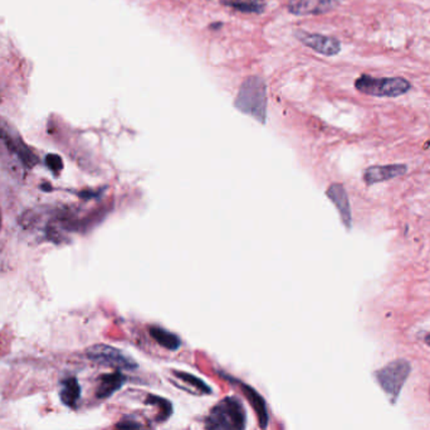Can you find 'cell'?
Here are the masks:
<instances>
[{
  "instance_id": "6da1fadb",
  "label": "cell",
  "mask_w": 430,
  "mask_h": 430,
  "mask_svg": "<svg viewBox=\"0 0 430 430\" xmlns=\"http://www.w3.org/2000/svg\"><path fill=\"white\" fill-rule=\"evenodd\" d=\"M234 105L242 113L257 119L258 122H266L267 95L264 81L258 76H252L245 80Z\"/></svg>"
},
{
  "instance_id": "7a4b0ae2",
  "label": "cell",
  "mask_w": 430,
  "mask_h": 430,
  "mask_svg": "<svg viewBox=\"0 0 430 430\" xmlns=\"http://www.w3.org/2000/svg\"><path fill=\"white\" fill-rule=\"evenodd\" d=\"M245 407L237 398H226L211 409L207 419L208 429L243 430L245 428Z\"/></svg>"
},
{
  "instance_id": "3957f363",
  "label": "cell",
  "mask_w": 430,
  "mask_h": 430,
  "mask_svg": "<svg viewBox=\"0 0 430 430\" xmlns=\"http://www.w3.org/2000/svg\"><path fill=\"white\" fill-rule=\"evenodd\" d=\"M412 372V366L406 360H395L389 362L382 369L375 371V379L384 393L388 395L391 404H395L401 393V388L405 385L408 377Z\"/></svg>"
},
{
  "instance_id": "277c9868",
  "label": "cell",
  "mask_w": 430,
  "mask_h": 430,
  "mask_svg": "<svg viewBox=\"0 0 430 430\" xmlns=\"http://www.w3.org/2000/svg\"><path fill=\"white\" fill-rule=\"evenodd\" d=\"M358 91L377 97H398L410 91L412 84L403 77H371L363 75L355 81Z\"/></svg>"
},
{
  "instance_id": "5b68a950",
  "label": "cell",
  "mask_w": 430,
  "mask_h": 430,
  "mask_svg": "<svg viewBox=\"0 0 430 430\" xmlns=\"http://www.w3.org/2000/svg\"><path fill=\"white\" fill-rule=\"evenodd\" d=\"M0 138L4 141L6 148L18 157L24 167L33 168L39 162V159L33 151L24 143L18 130L1 116H0Z\"/></svg>"
},
{
  "instance_id": "8992f818",
  "label": "cell",
  "mask_w": 430,
  "mask_h": 430,
  "mask_svg": "<svg viewBox=\"0 0 430 430\" xmlns=\"http://www.w3.org/2000/svg\"><path fill=\"white\" fill-rule=\"evenodd\" d=\"M87 356L97 364L105 365L108 367L117 369H133L138 367V364L112 346L95 345L87 350Z\"/></svg>"
},
{
  "instance_id": "52a82bcc",
  "label": "cell",
  "mask_w": 430,
  "mask_h": 430,
  "mask_svg": "<svg viewBox=\"0 0 430 430\" xmlns=\"http://www.w3.org/2000/svg\"><path fill=\"white\" fill-rule=\"evenodd\" d=\"M296 37L307 47L323 56H336L340 53L341 43L332 37L315 34L308 32L297 31Z\"/></svg>"
},
{
  "instance_id": "ba28073f",
  "label": "cell",
  "mask_w": 430,
  "mask_h": 430,
  "mask_svg": "<svg viewBox=\"0 0 430 430\" xmlns=\"http://www.w3.org/2000/svg\"><path fill=\"white\" fill-rule=\"evenodd\" d=\"M408 172L405 164H388V165H372L364 172V182L367 186L386 182L398 177L404 176Z\"/></svg>"
},
{
  "instance_id": "9c48e42d",
  "label": "cell",
  "mask_w": 430,
  "mask_h": 430,
  "mask_svg": "<svg viewBox=\"0 0 430 430\" xmlns=\"http://www.w3.org/2000/svg\"><path fill=\"white\" fill-rule=\"evenodd\" d=\"M327 196L340 213L342 224L347 230H350L353 226V215H351V207H350L346 189L340 183H334L327 189Z\"/></svg>"
},
{
  "instance_id": "30bf717a",
  "label": "cell",
  "mask_w": 430,
  "mask_h": 430,
  "mask_svg": "<svg viewBox=\"0 0 430 430\" xmlns=\"http://www.w3.org/2000/svg\"><path fill=\"white\" fill-rule=\"evenodd\" d=\"M336 0H291L288 11L296 15L323 14L334 9Z\"/></svg>"
},
{
  "instance_id": "8fae6325",
  "label": "cell",
  "mask_w": 430,
  "mask_h": 430,
  "mask_svg": "<svg viewBox=\"0 0 430 430\" xmlns=\"http://www.w3.org/2000/svg\"><path fill=\"white\" fill-rule=\"evenodd\" d=\"M126 377L119 371H115L111 374H106L100 377L98 388H97V398L106 399L114 395L117 390L122 388L125 384Z\"/></svg>"
},
{
  "instance_id": "7c38bea8",
  "label": "cell",
  "mask_w": 430,
  "mask_h": 430,
  "mask_svg": "<svg viewBox=\"0 0 430 430\" xmlns=\"http://www.w3.org/2000/svg\"><path fill=\"white\" fill-rule=\"evenodd\" d=\"M242 388H243V393H245V396L248 398L249 403L253 406L254 412H257L258 422H259L261 428H263V429L267 428V425H268V412H267V406H266V403H264L262 396L258 394L254 388H252L251 386L245 385V384H242Z\"/></svg>"
},
{
  "instance_id": "4fadbf2b",
  "label": "cell",
  "mask_w": 430,
  "mask_h": 430,
  "mask_svg": "<svg viewBox=\"0 0 430 430\" xmlns=\"http://www.w3.org/2000/svg\"><path fill=\"white\" fill-rule=\"evenodd\" d=\"M79 398H81V386L78 384L77 379L70 377L62 382L60 400L65 405L76 407Z\"/></svg>"
},
{
  "instance_id": "5bb4252c",
  "label": "cell",
  "mask_w": 430,
  "mask_h": 430,
  "mask_svg": "<svg viewBox=\"0 0 430 430\" xmlns=\"http://www.w3.org/2000/svg\"><path fill=\"white\" fill-rule=\"evenodd\" d=\"M150 334L159 345L165 347L170 351H176L181 345V341L176 334H171L164 328L150 327Z\"/></svg>"
},
{
  "instance_id": "9a60e30c",
  "label": "cell",
  "mask_w": 430,
  "mask_h": 430,
  "mask_svg": "<svg viewBox=\"0 0 430 430\" xmlns=\"http://www.w3.org/2000/svg\"><path fill=\"white\" fill-rule=\"evenodd\" d=\"M223 4L243 13H262L266 0H221Z\"/></svg>"
},
{
  "instance_id": "2e32d148",
  "label": "cell",
  "mask_w": 430,
  "mask_h": 430,
  "mask_svg": "<svg viewBox=\"0 0 430 430\" xmlns=\"http://www.w3.org/2000/svg\"><path fill=\"white\" fill-rule=\"evenodd\" d=\"M174 374L178 376L180 380L190 384L191 386H194V388L199 390V391H202L204 394H210V393H211V388H210L205 382L202 381L200 379L195 377V376L190 375V374H186V372H179V371H175Z\"/></svg>"
},
{
  "instance_id": "e0dca14e",
  "label": "cell",
  "mask_w": 430,
  "mask_h": 430,
  "mask_svg": "<svg viewBox=\"0 0 430 430\" xmlns=\"http://www.w3.org/2000/svg\"><path fill=\"white\" fill-rule=\"evenodd\" d=\"M148 403H149V404H152V405L160 406V412H162V415H160V419H162V420H160V422L167 420V419L171 415V412H173V406H171V404H170L167 399H162V398H159V396L150 395Z\"/></svg>"
},
{
  "instance_id": "ac0fdd59",
  "label": "cell",
  "mask_w": 430,
  "mask_h": 430,
  "mask_svg": "<svg viewBox=\"0 0 430 430\" xmlns=\"http://www.w3.org/2000/svg\"><path fill=\"white\" fill-rule=\"evenodd\" d=\"M46 163H47L49 170H52L53 173H60L62 168H63V162H62V158L57 154H48L46 157Z\"/></svg>"
},
{
  "instance_id": "d6986e66",
  "label": "cell",
  "mask_w": 430,
  "mask_h": 430,
  "mask_svg": "<svg viewBox=\"0 0 430 430\" xmlns=\"http://www.w3.org/2000/svg\"><path fill=\"white\" fill-rule=\"evenodd\" d=\"M119 429H135V428H141V425L136 422H130V420H122L119 424L116 425Z\"/></svg>"
},
{
  "instance_id": "ffe728a7",
  "label": "cell",
  "mask_w": 430,
  "mask_h": 430,
  "mask_svg": "<svg viewBox=\"0 0 430 430\" xmlns=\"http://www.w3.org/2000/svg\"><path fill=\"white\" fill-rule=\"evenodd\" d=\"M425 345L429 346L430 347V334H426L424 337Z\"/></svg>"
},
{
  "instance_id": "44dd1931",
  "label": "cell",
  "mask_w": 430,
  "mask_h": 430,
  "mask_svg": "<svg viewBox=\"0 0 430 430\" xmlns=\"http://www.w3.org/2000/svg\"><path fill=\"white\" fill-rule=\"evenodd\" d=\"M0 226H1V210H0Z\"/></svg>"
}]
</instances>
